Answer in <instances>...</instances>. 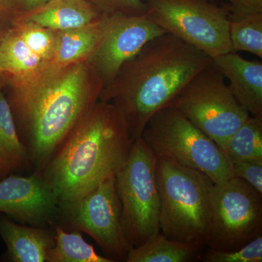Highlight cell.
I'll return each mask as SVG.
<instances>
[{
    "label": "cell",
    "mask_w": 262,
    "mask_h": 262,
    "mask_svg": "<svg viewBox=\"0 0 262 262\" xmlns=\"http://www.w3.org/2000/svg\"><path fill=\"white\" fill-rule=\"evenodd\" d=\"M29 159L4 91H0V180L21 168Z\"/></svg>",
    "instance_id": "ac0fdd59"
},
{
    "label": "cell",
    "mask_w": 262,
    "mask_h": 262,
    "mask_svg": "<svg viewBox=\"0 0 262 262\" xmlns=\"http://www.w3.org/2000/svg\"><path fill=\"white\" fill-rule=\"evenodd\" d=\"M220 147L232 163L262 164V119L248 117Z\"/></svg>",
    "instance_id": "ffe728a7"
},
{
    "label": "cell",
    "mask_w": 262,
    "mask_h": 262,
    "mask_svg": "<svg viewBox=\"0 0 262 262\" xmlns=\"http://www.w3.org/2000/svg\"><path fill=\"white\" fill-rule=\"evenodd\" d=\"M168 106L179 110L219 146L251 116L237 102L225 77L212 61Z\"/></svg>",
    "instance_id": "52a82bcc"
},
{
    "label": "cell",
    "mask_w": 262,
    "mask_h": 262,
    "mask_svg": "<svg viewBox=\"0 0 262 262\" xmlns=\"http://www.w3.org/2000/svg\"><path fill=\"white\" fill-rule=\"evenodd\" d=\"M205 262H261L262 234L243 247L232 251L210 249L203 256Z\"/></svg>",
    "instance_id": "cb8c5ba5"
},
{
    "label": "cell",
    "mask_w": 262,
    "mask_h": 262,
    "mask_svg": "<svg viewBox=\"0 0 262 262\" xmlns=\"http://www.w3.org/2000/svg\"><path fill=\"white\" fill-rule=\"evenodd\" d=\"M8 84V80L5 76L0 73V91H3Z\"/></svg>",
    "instance_id": "f546056e"
},
{
    "label": "cell",
    "mask_w": 262,
    "mask_h": 262,
    "mask_svg": "<svg viewBox=\"0 0 262 262\" xmlns=\"http://www.w3.org/2000/svg\"><path fill=\"white\" fill-rule=\"evenodd\" d=\"M48 65L8 25L0 37V73L8 82L28 78Z\"/></svg>",
    "instance_id": "2e32d148"
},
{
    "label": "cell",
    "mask_w": 262,
    "mask_h": 262,
    "mask_svg": "<svg viewBox=\"0 0 262 262\" xmlns=\"http://www.w3.org/2000/svg\"><path fill=\"white\" fill-rule=\"evenodd\" d=\"M51 0H13L18 15L26 14L41 8Z\"/></svg>",
    "instance_id": "f1b7e54d"
},
{
    "label": "cell",
    "mask_w": 262,
    "mask_h": 262,
    "mask_svg": "<svg viewBox=\"0 0 262 262\" xmlns=\"http://www.w3.org/2000/svg\"><path fill=\"white\" fill-rule=\"evenodd\" d=\"M229 16L239 17L262 13V0H227Z\"/></svg>",
    "instance_id": "4316f807"
},
{
    "label": "cell",
    "mask_w": 262,
    "mask_h": 262,
    "mask_svg": "<svg viewBox=\"0 0 262 262\" xmlns=\"http://www.w3.org/2000/svg\"><path fill=\"white\" fill-rule=\"evenodd\" d=\"M60 211L56 196L40 172L28 177L11 174L0 180V213L45 227L53 224Z\"/></svg>",
    "instance_id": "7c38bea8"
},
{
    "label": "cell",
    "mask_w": 262,
    "mask_h": 262,
    "mask_svg": "<svg viewBox=\"0 0 262 262\" xmlns=\"http://www.w3.org/2000/svg\"><path fill=\"white\" fill-rule=\"evenodd\" d=\"M8 24L0 21V37H1L2 34H3V32H5V30L6 29L7 27H8Z\"/></svg>",
    "instance_id": "4dcf8cb0"
},
{
    "label": "cell",
    "mask_w": 262,
    "mask_h": 262,
    "mask_svg": "<svg viewBox=\"0 0 262 262\" xmlns=\"http://www.w3.org/2000/svg\"><path fill=\"white\" fill-rule=\"evenodd\" d=\"M155 175L160 232L173 241L208 244L214 182L201 171L165 158H158Z\"/></svg>",
    "instance_id": "277c9868"
},
{
    "label": "cell",
    "mask_w": 262,
    "mask_h": 262,
    "mask_svg": "<svg viewBox=\"0 0 262 262\" xmlns=\"http://www.w3.org/2000/svg\"><path fill=\"white\" fill-rule=\"evenodd\" d=\"M0 236L7 247L6 257L13 262L48 261L54 239L43 227L18 225L0 215Z\"/></svg>",
    "instance_id": "5bb4252c"
},
{
    "label": "cell",
    "mask_w": 262,
    "mask_h": 262,
    "mask_svg": "<svg viewBox=\"0 0 262 262\" xmlns=\"http://www.w3.org/2000/svg\"><path fill=\"white\" fill-rule=\"evenodd\" d=\"M157 160L142 137L138 138L125 163L115 173L122 227L130 248L140 246L160 232Z\"/></svg>",
    "instance_id": "8992f818"
},
{
    "label": "cell",
    "mask_w": 262,
    "mask_h": 262,
    "mask_svg": "<svg viewBox=\"0 0 262 262\" xmlns=\"http://www.w3.org/2000/svg\"><path fill=\"white\" fill-rule=\"evenodd\" d=\"M132 144L125 120L113 103H95L40 172L61 211L115 175Z\"/></svg>",
    "instance_id": "3957f363"
},
{
    "label": "cell",
    "mask_w": 262,
    "mask_h": 262,
    "mask_svg": "<svg viewBox=\"0 0 262 262\" xmlns=\"http://www.w3.org/2000/svg\"><path fill=\"white\" fill-rule=\"evenodd\" d=\"M262 232V194L232 177L213 186L210 218V249L232 251Z\"/></svg>",
    "instance_id": "9c48e42d"
},
{
    "label": "cell",
    "mask_w": 262,
    "mask_h": 262,
    "mask_svg": "<svg viewBox=\"0 0 262 262\" xmlns=\"http://www.w3.org/2000/svg\"><path fill=\"white\" fill-rule=\"evenodd\" d=\"M237 102L251 116L262 119V62L230 52L212 58Z\"/></svg>",
    "instance_id": "4fadbf2b"
},
{
    "label": "cell",
    "mask_w": 262,
    "mask_h": 262,
    "mask_svg": "<svg viewBox=\"0 0 262 262\" xmlns=\"http://www.w3.org/2000/svg\"><path fill=\"white\" fill-rule=\"evenodd\" d=\"M103 27V15L80 28L56 31V48L51 64L61 67L87 61L97 47Z\"/></svg>",
    "instance_id": "e0dca14e"
},
{
    "label": "cell",
    "mask_w": 262,
    "mask_h": 262,
    "mask_svg": "<svg viewBox=\"0 0 262 262\" xmlns=\"http://www.w3.org/2000/svg\"><path fill=\"white\" fill-rule=\"evenodd\" d=\"M150 18L211 58L232 52L229 12L208 0H146Z\"/></svg>",
    "instance_id": "ba28073f"
},
{
    "label": "cell",
    "mask_w": 262,
    "mask_h": 262,
    "mask_svg": "<svg viewBox=\"0 0 262 262\" xmlns=\"http://www.w3.org/2000/svg\"><path fill=\"white\" fill-rule=\"evenodd\" d=\"M18 15L13 0H0V21L10 25Z\"/></svg>",
    "instance_id": "83f0119b"
},
{
    "label": "cell",
    "mask_w": 262,
    "mask_h": 262,
    "mask_svg": "<svg viewBox=\"0 0 262 262\" xmlns=\"http://www.w3.org/2000/svg\"><path fill=\"white\" fill-rule=\"evenodd\" d=\"M211 61L206 53L165 33L122 66L103 88L98 101L113 103L119 110L134 142L151 117Z\"/></svg>",
    "instance_id": "7a4b0ae2"
},
{
    "label": "cell",
    "mask_w": 262,
    "mask_h": 262,
    "mask_svg": "<svg viewBox=\"0 0 262 262\" xmlns=\"http://www.w3.org/2000/svg\"><path fill=\"white\" fill-rule=\"evenodd\" d=\"M165 33L150 18L147 11L140 15H103L102 34L88 63L104 87L125 62Z\"/></svg>",
    "instance_id": "30bf717a"
},
{
    "label": "cell",
    "mask_w": 262,
    "mask_h": 262,
    "mask_svg": "<svg viewBox=\"0 0 262 262\" xmlns=\"http://www.w3.org/2000/svg\"><path fill=\"white\" fill-rule=\"evenodd\" d=\"M63 213L72 225L89 234L108 254L126 259L130 247L122 227L115 175L100 183Z\"/></svg>",
    "instance_id": "8fae6325"
},
{
    "label": "cell",
    "mask_w": 262,
    "mask_h": 262,
    "mask_svg": "<svg viewBox=\"0 0 262 262\" xmlns=\"http://www.w3.org/2000/svg\"><path fill=\"white\" fill-rule=\"evenodd\" d=\"M102 15H140L147 11L143 0H88Z\"/></svg>",
    "instance_id": "d4e9b609"
},
{
    "label": "cell",
    "mask_w": 262,
    "mask_h": 262,
    "mask_svg": "<svg viewBox=\"0 0 262 262\" xmlns=\"http://www.w3.org/2000/svg\"><path fill=\"white\" fill-rule=\"evenodd\" d=\"M232 173L262 194V164L251 162L232 163Z\"/></svg>",
    "instance_id": "484cf974"
},
{
    "label": "cell",
    "mask_w": 262,
    "mask_h": 262,
    "mask_svg": "<svg viewBox=\"0 0 262 262\" xmlns=\"http://www.w3.org/2000/svg\"><path fill=\"white\" fill-rule=\"evenodd\" d=\"M88 0H51L19 18L54 31L68 30L89 25L102 17Z\"/></svg>",
    "instance_id": "9a60e30c"
},
{
    "label": "cell",
    "mask_w": 262,
    "mask_h": 262,
    "mask_svg": "<svg viewBox=\"0 0 262 262\" xmlns=\"http://www.w3.org/2000/svg\"><path fill=\"white\" fill-rule=\"evenodd\" d=\"M141 137L157 158L201 171L214 184L234 177L232 162L220 146L172 106L153 115Z\"/></svg>",
    "instance_id": "5b68a950"
},
{
    "label": "cell",
    "mask_w": 262,
    "mask_h": 262,
    "mask_svg": "<svg viewBox=\"0 0 262 262\" xmlns=\"http://www.w3.org/2000/svg\"><path fill=\"white\" fill-rule=\"evenodd\" d=\"M103 84L88 61L56 67L8 82L19 137L42 172L74 127L99 100Z\"/></svg>",
    "instance_id": "6da1fadb"
},
{
    "label": "cell",
    "mask_w": 262,
    "mask_h": 262,
    "mask_svg": "<svg viewBox=\"0 0 262 262\" xmlns=\"http://www.w3.org/2000/svg\"><path fill=\"white\" fill-rule=\"evenodd\" d=\"M10 25L35 54L45 63L51 64L56 48V31L18 16Z\"/></svg>",
    "instance_id": "603a6c76"
},
{
    "label": "cell",
    "mask_w": 262,
    "mask_h": 262,
    "mask_svg": "<svg viewBox=\"0 0 262 262\" xmlns=\"http://www.w3.org/2000/svg\"><path fill=\"white\" fill-rule=\"evenodd\" d=\"M229 18L232 52H248L262 58V13Z\"/></svg>",
    "instance_id": "7402d4cb"
},
{
    "label": "cell",
    "mask_w": 262,
    "mask_h": 262,
    "mask_svg": "<svg viewBox=\"0 0 262 262\" xmlns=\"http://www.w3.org/2000/svg\"><path fill=\"white\" fill-rule=\"evenodd\" d=\"M201 246L173 241L162 232L154 234L144 244L130 248L127 262H189L196 260Z\"/></svg>",
    "instance_id": "d6986e66"
},
{
    "label": "cell",
    "mask_w": 262,
    "mask_h": 262,
    "mask_svg": "<svg viewBox=\"0 0 262 262\" xmlns=\"http://www.w3.org/2000/svg\"><path fill=\"white\" fill-rule=\"evenodd\" d=\"M54 245L50 251L48 262H113L111 258L100 256L93 246L88 244L80 231L66 232L55 226Z\"/></svg>",
    "instance_id": "44dd1931"
}]
</instances>
